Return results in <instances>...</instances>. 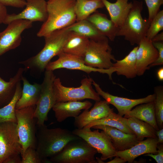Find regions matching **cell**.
<instances>
[{"mask_svg":"<svg viewBox=\"0 0 163 163\" xmlns=\"http://www.w3.org/2000/svg\"><path fill=\"white\" fill-rule=\"evenodd\" d=\"M21 82V81L18 84L15 95L11 101L5 106L0 108V123L9 122L17 123L16 105L22 94V87Z\"/></svg>","mask_w":163,"mask_h":163,"instance_id":"32","label":"cell"},{"mask_svg":"<svg viewBox=\"0 0 163 163\" xmlns=\"http://www.w3.org/2000/svg\"><path fill=\"white\" fill-rule=\"evenodd\" d=\"M21 156V163H42L36 149L33 148H27Z\"/></svg>","mask_w":163,"mask_h":163,"instance_id":"35","label":"cell"},{"mask_svg":"<svg viewBox=\"0 0 163 163\" xmlns=\"http://www.w3.org/2000/svg\"><path fill=\"white\" fill-rule=\"evenodd\" d=\"M148 8L149 12L148 19L151 21L160 11L161 6L163 4V0H144Z\"/></svg>","mask_w":163,"mask_h":163,"instance_id":"36","label":"cell"},{"mask_svg":"<svg viewBox=\"0 0 163 163\" xmlns=\"http://www.w3.org/2000/svg\"><path fill=\"white\" fill-rule=\"evenodd\" d=\"M155 94L154 101L155 111L157 125L159 129L163 128V88L157 86L155 88Z\"/></svg>","mask_w":163,"mask_h":163,"instance_id":"33","label":"cell"},{"mask_svg":"<svg viewBox=\"0 0 163 163\" xmlns=\"http://www.w3.org/2000/svg\"><path fill=\"white\" fill-rule=\"evenodd\" d=\"M138 45L136 53V66L137 75L140 76L150 69V66L158 58V53L151 40L146 37Z\"/></svg>","mask_w":163,"mask_h":163,"instance_id":"16","label":"cell"},{"mask_svg":"<svg viewBox=\"0 0 163 163\" xmlns=\"http://www.w3.org/2000/svg\"><path fill=\"white\" fill-rule=\"evenodd\" d=\"M92 105L88 101L59 102L56 103L52 109L57 121L61 122L69 117L76 118L82 110H88Z\"/></svg>","mask_w":163,"mask_h":163,"instance_id":"19","label":"cell"},{"mask_svg":"<svg viewBox=\"0 0 163 163\" xmlns=\"http://www.w3.org/2000/svg\"><path fill=\"white\" fill-rule=\"evenodd\" d=\"M156 135L158 138V144H163V128H162L156 131Z\"/></svg>","mask_w":163,"mask_h":163,"instance_id":"42","label":"cell"},{"mask_svg":"<svg viewBox=\"0 0 163 163\" xmlns=\"http://www.w3.org/2000/svg\"><path fill=\"white\" fill-rule=\"evenodd\" d=\"M108 39L105 37L97 40H90L83 58L85 63L90 67L102 69L111 68L116 59L112 53Z\"/></svg>","mask_w":163,"mask_h":163,"instance_id":"7","label":"cell"},{"mask_svg":"<svg viewBox=\"0 0 163 163\" xmlns=\"http://www.w3.org/2000/svg\"><path fill=\"white\" fill-rule=\"evenodd\" d=\"M152 42H161L163 41V32L156 35L151 40Z\"/></svg>","mask_w":163,"mask_h":163,"instance_id":"43","label":"cell"},{"mask_svg":"<svg viewBox=\"0 0 163 163\" xmlns=\"http://www.w3.org/2000/svg\"><path fill=\"white\" fill-rule=\"evenodd\" d=\"M53 71L46 70L42 83L40 94L36 105L34 116L38 126L43 125L48 120V114L56 103L53 83L56 78Z\"/></svg>","mask_w":163,"mask_h":163,"instance_id":"9","label":"cell"},{"mask_svg":"<svg viewBox=\"0 0 163 163\" xmlns=\"http://www.w3.org/2000/svg\"><path fill=\"white\" fill-rule=\"evenodd\" d=\"M92 85L100 96L102 97L109 104L114 106L117 110L118 114L122 117L138 105L153 101L155 97L154 93L144 98L139 99H133L121 97L112 95L104 91L99 85L93 80Z\"/></svg>","mask_w":163,"mask_h":163,"instance_id":"15","label":"cell"},{"mask_svg":"<svg viewBox=\"0 0 163 163\" xmlns=\"http://www.w3.org/2000/svg\"><path fill=\"white\" fill-rule=\"evenodd\" d=\"M70 32L68 27L51 32L44 37L45 45L39 53L19 63L24 66L25 71L37 73L43 72L51 59L62 53Z\"/></svg>","mask_w":163,"mask_h":163,"instance_id":"2","label":"cell"},{"mask_svg":"<svg viewBox=\"0 0 163 163\" xmlns=\"http://www.w3.org/2000/svg\"><path fill=\"white\" fill-rule=\"evenodd\" d=\"M33 22L25 20H14L0 32V56L17 48L22 41L21 34L25 30L32 26Z\"/></svg>","mask_w":163,"mask_h":163,"instance_id":"12","label":"cell"},{"mask_svg":"<svg viewBox=\"0 0 163 163\" xmlns=\"http://www.w3.org/2000/svg\"><path fill=\"white\" fill-rule=\"evenodd\" d=\"M93 107L90 110H84L75 118L74 125L77 129H81L91 122L107 116L113 111L109 104L105 100L95 101Z\"/></svg>","mask_w":163,"mask_h":163,"instance_id":"18","label":"cell"},{"mask_svg":"<svg viewBox=\"0 0 163 163\" xmlns=\"http://www.w3.org/2000/svg\"><path fill=\"white\" fill-rule=\"evenodd\" d=\"M72 133L85 141L101 154L100 158L102 161L112 159L117 151L107 134L103 130L98 129L93 131L84 128L74 130Z\"/></svg>","mask_w":163,"mask_h":163,"instance_id":"10","label":"cell"},{"mask_svg":"<svg viewBox=\"0 0 163 163\" xmlns=\"http://www.w3.org/2000/svg\"><path fill=\"white\" fill-rule=\"evenodd\" d=\"M158 138H148L144 140L139 141L130 148L123 151H116L115 156L124 159L128 163H132L140 155L148 153H157Z\"/></svg>","mask_w":163,"mask_h":163,"instance_id":"20","label":"cell"},{"mask_svg":"<svg viewBox=\"0 0 163 163\" xmlns=\"http://www.w3.org/2000/svg\"><path fill=\"white\" fill-rule=\"evenodd\" d=\"M68 28L70 31L78 33L89 40H97L106 37L86 19L76 22L68 27Z\"/></svg>","mask_w":163,"mask_h":163,"instance_id":"31","label":"cell"},{"mask_svg":"<svg viewBox=\"0 0 163 163\" xmlns=\"http://www.w3.org/2000/svg\"><path fill=\"white\" fill-rule=\"evenodd\" d=\"M97 150L81 138L68 142L59 153L49 159L50 163H97Z\"/></svg>","mask_w":163,"mask_h":163,"instance_id":"5","label":"cell"},{"mask_svg":"<svg viewBox=\"0 0 163 163\" xmlns=\"http://www.w3.org/2000/svg\"><path fill=\"white\" fill-rule=\"evenodd\" d=\"M91 128L104 131L110 138L117 151L129 149L139 142L135 134L125 133L114 127L98 125L93 126Z\"/></svg>","mask_w":163,"mask_h":163,"instance_id":"17","label":"cell"},{"mask_svg":"<svg viewBox=\"0 0 163 163\" xmlns=\"http://www.w3.org/2000/svg\"><path fill=\"white\" fill-rule=\"evenodd\" d=\"M104 7L102 0H75L76 22L86 19L97 9Z\"/></svg>","mask_w":163,"mask_h":163,"instance_id":"29","label":"cell"},{"mask_svg":"<svg viewBox=\"0 0 163 163\" xmlns=\"http://www.w3.org/2000/svg\"><path fill=\"white\" fill-rule=\"evenodd\" d=\"M138 46L134 47L123 59L116 60L111 67L117 75L127 78H133L137 75L136 53Z\"/></svg>","mask_w":163,"mask_h":163,"instance_id":"26","label":"cell"},{"mask_svg":"<svg viewBox=\"0 0 163 163\" xmlns=\"http://www.w3.org/2000/svg\"><path fill=\"white\" fill-rule=\"evenodd\" d=\"M17 123L12 122L0 123V163L13 155L22 153Z\"/></svg>","mask_w":163,"mask_h":163,"instance_id":"11","label":"cell"},{"mask_svg":"<svg viewBox=\"0 0 163 163\" xmlns=\"http://www.w3.org/2000/svg\"><path fill=\"white\" fill-rule=\"evenodd\" d=\"M24 68H20L8 82L0 77V108L8 104L13 98L18 84L22 81Z\"/></svg>","mask_w":163,"mask_h":163,"instance_id":"23","label":"cell"},{"mask_svg":"<svg viewBox=\"0 0 163 163\" xmlns=\"http://www.w3.org/2000/svg\"><path fill=\"white\" fill-rule=\"evenodd\" d=\"M0 3L7 6L17 8H23L25 6V0H0Z\"/></svg>","mask_w":163,"mask_h":163,"instance_id":"38","label":"cell"},{"mask_svg":"<svg viewBox=\"0 0 163 163\" xmlns=\"http://www.w3.org/2000/svg\"><path fill=\"white\" fill-rule=\"evenodd\" d=\"M157 153L156 155L152 153L145 154V156H149L153 158L157 163H163V144H158Z\"/></svg>","mask_w":163,"mask_h":163,"instance_id":"39","label":"cell"},{"mask_svg":"<svg viewBox=\"0 0 163 163\" xmlns=\"http://www.w3.org/2000/svg\"><path fill=\"white\" fill-rule=\"evenodd\" d=\"M35 106L15 110L17 129L22 149V154L29 147L36 149L37 130L34 116Z\"/></svg>","mask_w":163,"mask_h":163,"instance_id":"8","label":"cell"},{"mask_svg":"<svg viewBox=\"0 0 163 163\" xmlns=\"http://www.w3.org/2000/svg\"><path fill=\"white\" fill-rule=\"evenodd\" d=\"M6 7L0 3V24H4L8 14Z\"/></svg>","mask_w":163,"mask_h":163,"instance_id":"40","label":"cell"},{"mask_svg":"<svg viewBox=\"0 0 163 163\" xmlns=\"http://www.w3.org/2000/svg\"><path fill=\"white\" fill-rule=\"evenodd\" d=\"M56 60L50 62L46 66V70L53 71L58 69L65 68L70 70H77L89 74L92 72H97L106 74L109 78L112 80V75L114 72L110 68L107 69H102L89 66L84 63L83 58L78 56L62 53L58 56Z\"/></svg>","mask_w":163,"mask_h":163,"instance_id":"13","label":"cell"},{"mask_svg":"<svg viewBox=\"0 0 163 163\" xmlns=\"http://www.w3.org/2000/svg\"><path fill=\"white\" fill-rule=\"evenodd\" d=\"M103 35L113 41L118 30L113 23L105 14L96 11L87 19Z\"/></svg>","mask_w":163,"mask_h":163,"instance_id":"25","label":"cell"},{"mask_svg":"<svg viewBox=\"0 0 163 163\" xmlns=\"http://www.w3.org/2000/svg\"><path fill=\"white\" fill-rule=\"evenodd\" d=\"M113 160L107 162V163H124L126 161L123 159L118 156H115Z\"/></svg>","mask_w":163,"mask_h":163,"instance_id":"44","label":"cell"},{"mask_svg":"<svg viewBox=\"0 0 163 163\" xmlns=\"http://www.w3.org/2000/svg\"><path fill=\"white\" fill-rule=\"evenodd\" d=\"M93 79L85 77L81 82L79 87H68L63 85L59 78H56L53 83V88L56 103L69 101H80L85 99L100 101V95L93 88Z\"/></svg>","mask_w":163,"mask_h":163,"instance_id":"6","label":"cell"},{"mask_svg":"<svg viewBox=\"0 0 163 163\" xmlns=\"http://www.w3.org/2000/svg\"><path fill=\"white\" fill-rule=\"evenodd\" d=\"M23 86L21 96L16 105V109L36 106L40 97L41 91V84L30 83L27 79L23 77Z\"/></svg>","mask_w":163,"mask_h":163,"instance_id":"22","label":"cell"},{"mask_svg":"<svg viewBox=\"0 0 163 163\" xmlns=\"http://www.w3.org/2000/svg\"><path fill=\"white\" fill-rule=\"evenodd\" d=\"M36 150L42 163H50V158L60 152L69 142L81 139L66 129H49L44 124L38 126Z\"/></svg>","mask_w":163,"mask_h":163,"instance_id":"1","label":"cell"},{"mask_svg":"<svg viewBox=\"0 0 163 163\" xmlns=\"http://www.w3.org/2000/svg\"><path fill=\"white\" fill-rule=\"evenodd\" d=\"M132 7L123 25L118 29L117 36H123L131 45H139L146 37L150 22L144 18L141 12L143 9L142 1L133 0Z\"/></svg>","mask_w":163,"mask_h":163,"instance_id":"4","label":"cell"},{"mask_svg":"<svg viewBox=\"0 0 163 163\" xmlns=\"http://www.w3.org/2000/svg\"><path fill=\"white\" fill-rule=\"evenodd\" d=\"M98 125H106L114 127L125 133L135 134L128 126L127 118L121 116L116 113L113 111L106 117L93 121L83 128L90 129L92 126Z\"/></svg>","mask_w":163,"mask_h":163,"instance_id":"28","label":"cell"},{"mask_svg":"<svg viewBox=\"0 0 163 163\" xmlns=\"http://www.w3.org/2000/svg\"><path fill=\"white\" fill-rule=\"evenodd\" d=\"M47 5L45 0H26L25 8L17 14H8L4 24H8L18 20L44 22L47 18Z\"/></svg>","mask_w":163,"mask_h":163,"instance_id":"14","label":"cell"},{"mask_svg":"<svg viewBox=\"0 0 163 163\" xmlns=\"http://www.w3.org/2000/svg\"><path fill=\"white\" fill-rule=\"evenodd\" d=\"M20 154L12 155L7 158L3 163H21Z\"/></svg>","mask_w":163,"mask_h":163,"instance_id":"41","label":"cell"},{"mask_svg":"<svg viewBox=\"0 0 163 163\" xmlns=\"http://www.w3.org/2000/svg\"><path fill=\"white\" fill-rule=\"evenodd\" d=\"M110 15V20L118 29L123 24L132 6V2L129 0H117L111 3L102 0Z\"/></svg>","mask_w":163,"mask_h":163,"instance_id":"21","label":"cell"},{"mask_svg":"<svg viewBox=\"0 0 163 163\" xmlns=\"http://www.w3.org/2000/svg\"><path fill=\"white\" fill-rule=\"evenodd\" d=\"M47 3V18L37 33L39 37H44L76 22L75 0H48Z\"/></svg>","mask_w":163,"mask_h":163,"instance_id":"3","label":"cell"},{"mask_svg":"<svg viewBox=\"0 0 163 163\" xmlns=\"http://www.w3.org/2000/svg\"><path fill=\"white\" fill-rule=\"evenodd\" d=\"M152 43L158 50V56L156 60L150 66V67L163 64V42H152Z\"/></svg>","mask_w":163,"mask_h":163,"instance_id":"37","label":"cell"},{"mask_svg":"<svg viewBox=\"0 0 163 163\" xmlns=\"http://www.w3.org/2000/svg\"><path fill=\"white\" fill-rule=\"evenodd\" d=\"M157 76L159 80L162 81L163 80V68L161 67L159 69L157 72Z\"/></svg>","mask_w":163,"mask_h":163,"instance_id":"45","label":"cell"},{"mask_svg":"<svg viewBox=\"0 0 163 163\" xmlns=\"http://www.w3.org/2000/svg\"><path fill=\"white\" fill-rule=\"evenodd\" d=\"M163 30V10L160 11L151 21L146 32V37L151 40Z\"/></svg>","mask_w":163,"mask_h":163,"instance_id":"34","label":"cell"},{"mask_svg":"<svg viewBox=\"0 0 163 163\" xmlns=\"http://www.w3.org/2000/svg\"><path fill=\"white\" fill-rule=\"evenodd\" d=\"M89 40L87 37L70 31L62 53L83 58Z\"/></svg>","mask_w":163,"mask_h":163,"instance_id":"24","label":"cell"},{"mask_svg":"<svg viewBox=\"0 0 163 163\" xmlns=\"http://www.w3.org/2000/svg\"><path fill=\"white\" fill-rule=\"evenodd\" d=\"M127 125L139 141L145 137L157 138L156 130L151 125L134 117L127 118Z\"/></svg>","mask_w":163,"mask_h":163,"instance_id":"30","label":"cell"},{"mask_svg":"<svg viewBox=\"0 0 163 163\" xmlns=\"http://www.w3.org/2000/svg\"><path fill=\"white\" fill-rule=\"evenodd\" d=\"M136 106L125 114L124 117L136 118L150 124L156 130L159 129L156 123L154 101Z\"/></svg>","mask_w":163,"mask_h":163,"instance_id":"27","label":"cell"}]
</instances>
